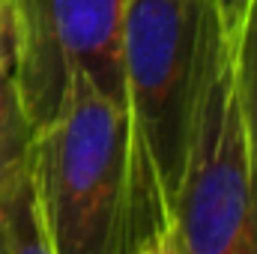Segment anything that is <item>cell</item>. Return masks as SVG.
Instances as JSON below:
<instances>
[{
	"instance_id": "6da1fadb",
	"label": "cell",
	"mask_w": 257,
	"mask_h": 254,
	"mask_svg": "<svg viewBox=\"0 0 257 254\" xmlns=\"http://www.w3.org/2000/svg\"><path fill=\"white\" fill-rule=\"evenodd\" d=\"M203 6L206 0H126L120 51L128 162L120 254L174 233Z\"/></svg>"
},
{
	"instance_id": "7a4b0ae2",
	"label": "cell",
	"mask_w": 257,
	"mask_h": 254,
	"mask_svg": "<svg viewBox=\"0 0 257 254\" xmlns=\"http://www.w3.org/2000/svg\"><path fill=\"white\" fill-rule=\"evenodd\" d=\"M126 162V105L84 72L69 75L57 114L36 129L30 150V183L54 254H120Z\"/></svg>"
},
{
	"instance_id": "3957f363",
	"label": "cell",
	"mask_w": 257,
	"mask_h": 254,
	"mask_svg": "<svg viewBox=\"0 0 257 254\" xmlns=\"http://www.w3.org/2000/svg\"><path fill=\"white\" fill-rule=\"evenodd\" d=\"M174 239L180 254H257V189L233 81V51L209 0L200 18Z\"/></svg>"
},
{
	"instance_id": "277c9868",
	"label": "cell",
	"mask_w": 257,
	"mask_h": 254,
	"mask_svg": "<svg viewBox=\"0 0 257 254\" xmlns=\"http://www.w3.org/2000/svg\"><path fill=\"white\" fill-rule=\"evenodd\" d=\"M9 6L15 18V78L33 129L57 114L75 72L123 102L126 0H9Z\"/></svg>"
},
{
	"instance_id": "5b68a950",
	"label": "cell",
	"mask_w": 257,
	"mask_h": 254,
	"mask_svg": "<svg viewBox=\"0 0 257 254\" xmlns=\"http://www.w3.org/2000/svg\"><path fill=\"white\" fill-rule=\"evenodd\" d=\"M36 129L27 117L18 78H15V60L0 63V200L15 186V180L30 165Z\"/></svg>"
},
{
	"instance_id": "8992f818",
	"label": "cell",
	"mask_w": 257,
	"mask_h": 254,
	"mask_svg": "<svg viewBox=\"0 0 257 254\" xmlns=\"http://www.w3.org/2000/svg\"><path fill=\"white\" fill-rule=\"evenodd\" d=\"M233 51V81L239 96V111L248 135V153H251V171H254L257 189V0L245 3L242 21L236 33L230 36Z\"/></svg>"
},
{
	"instance_id": "52a82bcc",
	"label": "cell",
	"mask_w": 257,
	"mask_h": 254,
	"mask_svg": "<svg viewBox=\"0 0 257 254\" xmlns=\"http://www.w3.org/2000/svg\"><path fill=\"white\" fill-rule=\"evenodd\" d=\"M0 212H3V233H6L9 254H54L48 245L42 218H39L36 191L30 183V165L15 180V186L3 194Z\"/></svg>"
},
{
	"instance_id": "ba28073f",
	"label": "cell",
	"mask_w": 257,
	"mask_h": 254,
	"mask_svg": "<svg viewBox=\"0 0 257 254\" xmlns=\"http://www.w3.org/2000/svg\"><path fill=\"white\" fill-rule=\"evenodd\" d=\"M212 9H215V18L221 24V30L227 33V39L236 33L239 21H242V12H245V3L248 0H209Z\"/></svg>"
},
{
	"instance_id": "9c48e42d",
	"label": "cell",
	"mask_w": 257,
	"mask_h": 254,
	"mask_svg": "<svg viewBox=\"0 0 257 254\" xmlns=\"http://www.w3.org/2000/svg\"><path fill=\"white\" fill-rule=\"evenodd\" d=\"M15 60V18L9 0H0V63Z\"/></svg>"
},
{
	"instance_id": "30bf717a",
	"label": "cell",
	"mask_w": 257,
	"mask_h": 254,
	"mask_svg": "<svg viewBox=\"0 0 257 254\" xmlns=\"http://www.w3.org/2000/svg\"><path fill=\"white\" fill-rule=\"evenodd\" d=\"M132 254H180V245H177V239L171 233V236H159V239L141 245L138 251H132Z\"/></svg>"
},
{
	"instance_id": "8fae6325",
	"label": "cell",
	"mask_w": 257,
	"mask_h": 254,
	"mask_svg": "<svg viewBox=\"0 0 257 254\" xmlns=\"http://www.w3.org/2000/svg\"><path fill=\"white\" fill-rule=\"evenodd\" d=\"M0 254H9L6 251V233H3V212H0Z\"/></svg>"
}]
</instances>
